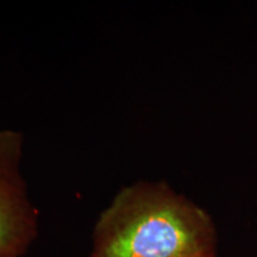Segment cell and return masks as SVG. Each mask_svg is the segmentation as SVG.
Returning a JSON list of instances; mask_svg holds the SVG:
<instances>
[{"instance_id":"cell-1","label":"cell","mask_w":257,"mask_h":257,"mask_svg":"<svg viewBox=\"0 0 257 257\" xmlns=\"http://www.w3.org/2000/svg\"><path fill=\"white\" fill-rule=\"evenodd\" d=\"M204 208L162 181L125 186L99 214L91 257H217Z\"/></svg>"},{"instance_id":"cell-3","label":"cell","mask_w":257,"mask_h":257,"mask_svg":"<svg viewBox=\"0 0 257 257\" xmlns=\"http://www.w3.org/2000/svg\"><path fill=\"white\" fill-rule=\"evenodd\" d=\"M0 257H5V256H0Z\"/></svg>"},{"instance_id":"cell-2","label":"cell","mask_w":257,"mask_h":257,"mask_svg":"<svg viewBox=\"0 0 257 257\" xmlns=\"http://www.w3.org/2000/svg\"><path fill=\"white\" fill-rule=\"evenodd\" d=\"M24 136L0 127V256L21 257L36 239L38 213L22 173Z\"/></svg>"}]
</instances>
